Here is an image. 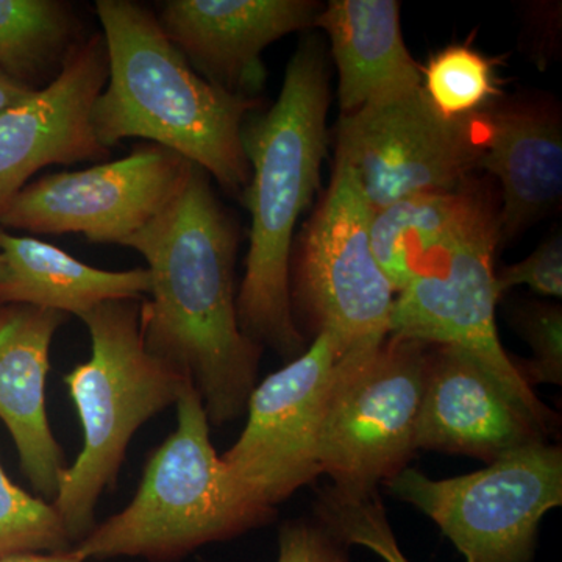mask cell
<instances>
[{
	"label": "cell",
	"mask_w": 562,
	"mask_h": 562,
	"mask_svg": "<svg viewBox=\"0 0 562 562\" xmlns=\"http://www.w3.org/2000/svg\"><path fill=\"white\" fill-rule=\"evenodd\" d=\"M109 79L91 111L103 147L140 138L176 151L224 190L244 192L250 166L243 127L257 101L199 76L162 32L157 14L132 0L95 3Z\"/></svg>",
	"instance_id": "3"
},
{
	"label": "cell",
	"mask_w": 562,
	"mask_h": 562,
	"mask_svg": "<svg viewBox=\"0 0 562 562\" xmlns=\"http://www.w3.org/2000/svg\"><path fill=\"white\" fill-rule=\"evenodd\" d=\"M150 273L139 305L144 346L194 386L211 425L231 424L257 386L261 347L239 327L235 260L238 233L192 165L166 209L132 236Z\"/></svg>",
	"instance_id": "1"
},
{
	"label": "cell",
	"mask_w": 562,
	"mask_h": 562,
	"mask_svg": "<svg viewBox=\"0 0 562 562\" xmlns=\"http://www.w3.org/2000/svg\"><path fill=\"white\" fill-rule=\"evenodd\" d=\"M66 314L29 305H0V420L21 468L41 498L54 502L65 457L46 409L50 347Z\"/></svg>",
	"instance_id": "16"
},
{
	"label": "cell",
	"mask_w": 562,
	"mask_h": 562,
	"mask_svg": "<svg viewBox=\"0 0 562 562\" xmlns=\"http://www.w3.org/2000/svg\"><path fill=\"white\" fill-rule=\"evenodd\" d=\"M431 346L387 335L339 355L325 395L321 473L349 494L375 492L416 452L417 425Z\"/></svg>",
	"instance_id": "6"
},
{
	"label": "cell",
	"mask_w": 562,
	"mask_h": 562,
	"mask_svg": "<svg viewBox=\"0 0 562 562\" xmlns=\"http://www.w3.org/2000/svg\"><path fill=\"white\" fill-rule=\"evenodd\" d=\"M328 77L314 36L292 55L279 99L244 122L250 166L244 202L250 213L246 276L236 297L239 327L258 347L284 358L305 351L291 303L295 225L308 209L327 154Z\"/></svg>",
	"instance_id": "2"
},
{
	"label": "cell",
	"mask_w": 562,
	"mask_h": 562,
	"mask_svg": "<svg viewBox=\"0 0 562 562\" xmlns=\"http://www.w3.org/2000/svg\"><path fill=\"white\" fill-rule=\"evenodd\" d=\"M106 79L105 41L95 33L74 47L54 80L0 114V214L41 169L109 157L91 122Z\"/></svg>",
	"instance_id": "13"
},
{
	"label": "cell",
	"mask_w": 562,
	"mask_h": 562,
	"mask_svg": "<svg viewBox=\"0 0 562 562\" xmlns=\"http://www.w3.org/2000/svg\"><path fill=\"white\" fill-rule=\"evenodd\" d=\"M191 162L157 144L121 160L49 173L25 184L0 214V227L35 235H83L121 244L143 231L180 190Z\"/></svg>",
	"instance_id": "11"
},
{
	"label": "cell",
	"mask_w": 562,
	"mask_h": 562,
	"mask_svg": "<svg viewBox=\"0 0 562 562\" xmlns=\"http://www.w3.org/2000/svg\"><path fill=\"white\" fill-rule=\"evenodd\" d=\"M0 305H29L74 316L113 301H139L149 294L147 269L105 271L85 265L68 251L32 236L0 227Z\"/></svg>",
	"instance_id": "19"
},
{
	"label": "cell",
	"mask_w": 562,
	"mask_h": 562,
	"mask_svg": "<svg viewBox=\"0 0 562 562\" xmlns=\"http://www.w3.org/2000/svg\"><path fill=\"white\" fill-rule=\"evenodd\" d=\"M319 11L310 0H168L157 20L199 76L255 99L266 80L262 50L314 27Z\"/></svg>",
	"instance_id": "14"
},
{
	"label": "cell",
	"mask_w": 562,
	"mask_h": 562,
	"mask_svg": "<svg viewBox=\"0 0 562 562\" xmlns=\"http://www.w3.org/2000/svg\"><path fill=\"white\" fill-rule=\"evenodd\" d=\"M176 408V430L150 453L135 497L70 549L79 560L180 561L271 520L272 514L247 502L232 482L191 383Z\"/></svg>",
	"instance_id": "4"
},
{
	"label": "cell",
	"mask_w": 562,
	"mask_h": 562,
	"mask_svg": "<svg viewBox=\"0 0 562 562\" xmlns=\"http://www.w3.org/2000/svg\"><path fill=\"white\" fill-rule=\"evenodd\" d=\"M482 157L479 169L502 187L501 243L519 235L560 206L562 128L557 106L508 102L475 114Z\"/></svg>",
	"instance_id": "17"
},
{
	"label": "cell",
	"mask_w": 562,
	"mask_h": 562,
	"mask_svg": "<svg viewBox=\"0 0 562 562\" xmlns=\"http://www.w3.org/2000/svg\"><path fill=\"white\" fill-rule=\"evenodd\" d=\"M384 484L430 517L465 562H532L543 516L562 505V449L532 443L446 480L406 468Z\"/></svg>",
	"instance_id": "7"
},
{
	"label": "cell",
	"mask_w": 562,
	"mask_h": 562,
	"mask_svg": "<svg viewBox=\"0 0 562 562\" xmlns=\"http://www.w3.org/2000/svg\"><path fill=\"white\" fill-rule=\"evenodd\" d=\"M490 198L468 180L457 190L416 195L373 213V255L395 294L408 286Z\"/></svg>",
	"instance_id": "20"
},
{
	"label": "cell",
	"mask_w": 562,
	"mask_h": 562,
	"mask_svg": "<svg viewBox=\"0 0 562 562\" xmlns=\"http://www.w3.org/2000/svg\"><path fill=\"white\" fill-rule=\"evenodd\" d=\"M341 350L327 333L251 391L246 427L221 460L251 505L277 503L321 475L319 435L333 366Z\"/></svg>",
	"instance_id": "12"
},
{
	"label": "cell",
	"mask_w": 562,
	"mask_h": 562,
	"mask_svg": "<svg viewBox=\"0 0 562 562\" xmlns=\"http://www.w3.org/2000/svg\"><path fill=\"white\" fill-rule=\"evenodd\" d=\"M277 562H351L344 546L317 520H290L281 525Z\"/></svg>",
	"instance_id": "27"
},
{
	"label": "cell",
	"mask_w": 562,
	"mask_h": 562,
	"mask_svg": "<svg viewBox=\"0 0 562 562\" xmlns=\"http://www.w3.org/2000/svg\"><path fill=\"white\" fill-rule=\"evenodd\" d=\"M314 27L330 38L344 113L422 88V69L403 41L395 0H333Z\"/></svg>",
	"instance_id": "18"
},
{
	"label": "cell",
	"mask_w": 562,
	"mask_h": 562,
	"mask_svg": "<svg viewBox=\"0 0 562 562\" xmlns=\"http://www.w3.org/2000/svg\"><path fill=\"white\" fill-rule=\"evenodd\" d=\"M498 243V210L490 198L395 295L390 335L468 351L513 401L552 430L554 414L536 397L498 338L495 306L501 292L494 272Z\"/></svg>",
	"instance_id": "8"
},
{
	"label": "cell",
	"mask_w": 562,
	"mask_h": 562,
	"mask_svg": "<svg viewBox=\"0 0 562 562\" xmlns=\"http://www.w3.org/2000/svg\"><path fill=\"white\" fill-rule=\"evenodd\" d=\"M35 91L20 83V81L11 79V77L0 70V114L5 113L11 106L25 101Z\"/></svg>",
	"instance_id": "28"
},
{
	"label": "cell",
	"mask_w": 562,
	"mask_h": 562,
	"mask_svg": "<svg viewBox=\"0 0 562 562\" xmlns=\"http://www.w3.org/2000/svg\"><path fill=\"white\" fill-rule=\"evenodd\" d=\"M424 77L428 101L450 120L473 116L501 94L494 61L462 44L432 55Z\"/></svg>",
	"instance_id": "22"
},
{
	"label": "cell",
	"mask_w": 562,
	"mask_h": 562,
	"mask_svg": "<svg viewBox=\"0 0 562 562\" xmlns=\"http://www.w3.org/2000/svg\"><path fill=\"white\" fill-rule=\"evenodd\" d=\"M497 290L503 292L516 286L530 288L536 294L561 299L562 295V238L554 233L531 255L516 265L495 273Z\"/></svg>",
	"instance_id": "26"
},
{
	"label": "cell",
	"mask_w": 562,
	"mask_h": 562,
	"mask_svg": "<svg viewBox=\"0 0 562 562\" xmlns=\"http://www.w3.org/2000/svg\"><path fill=\"white\" fill-rule=\"evenodd\" d=\"M517 331L530 344L535 360L519 369L531 386L562 383V310L553 303L532 302L514 310Z\"/></svg>",
	"instance_id": "25"
},
{
	"label": "cell",
	"mask_w": 562,
	"mask_h": 562,
	"mask_svg": "<svg viewBox=\"0 0 562 562\" xmlns=\"http://www.w3.org/2000/svg\"><path fill=\"white\" fill-rule=\"evenodd\" d=\"M79 21L58 0H0V70L36 90L79 44Z\"/></svg>",
	"instance_id": "21"
},
{
	"label": "cell",
	"mask_w": 562,
	"mask_h": 562,
	"mask_svg": "<svg viewBox=\"0 0 562 562\" xmlns=\"http://www.w3.org/2000/svg\"><path fill=\"white\" fill-rule=\"evenodd\" d=\"M482 157L475 114L450 120L424 88L344 114L336 161L342 162L373 211L457 190Z\"/></svg>",
	"instance_id": "9"
},
{
	"label": "cell",
	"mask_w": 562,
	"mask_h": 562,
	"mask_svg": "<svg viewBox=\"0 0 562 562\" xmlns=\"http://www.w3.org/2000/svg\"><path fill=\"white\" fill-rule=\"evenodd\" d=\"M549 432L471 353L431 346L417 449L464 454L490 464L514 450L547 442Z\"/></svg>",
	"instance_id": "15"
},
{
	"label": "cell",
	"mask_w": 562,
	"mask_h": 562,
	"mask_svg": "<svg viewBox=\"0 0 562 562\" xmlns=\"http://www.w3.org/2000/svg\"><path fill=\"white\" fill-rule=\"evenodd\" d=\"M316 520L346 547L371 550L384 562H412L402 552L379 494H349L325 487L317 497Z\"/></svg>",
	"instance_id": "24"
},
{
	"label": "cell",
	"mask_w": 562,
	"mask_h": 562,
	"mask_svg": "<svg viewBox=\"0 0 562 562\" xmlns=\"http://www.w3.org/2000/svg\"><path fill=\"white\" fill-rule=\"evenodd\" d=\"M80 319L90 331L91 357L65 375V384L79 413L83 449L63 472L52 502L74 546L98 525L95 506L116 482L133 436L176 405L190 383L144 346L139 301L105 302Z\"/></svg>",
	"instance_id": "5"
},
{
	"label": "cell",
	"mask_w": 562,
	"mask_h": 562,
	"mask_svg": "<svg viewBox=\"0 0 562 562\" xmlns=\"http://www.w3.org/2000/svg\"><path fill=\"white\" fill-rule=\"evenodd\" d=\"M0 562H83L70 550L57 553H24L14 557L2 558Z\"/></svg>",
	"instance_id": "29"
},
{
	"label": "cell",
	"mask_w": 562,
	"mask_h": 562,
	"mask_svg": "<svg viewBox=\"0 0 562 562\" xmlns=\"http://www.w3.org/2000/svg\"><path fill=\"white\" fill-rule=\"evenodd\" d=\"M72 546L54 503L33 497L11 482L0 464V560L14 554L66 552Z\"/></svg>",
	"instance_id": "23"
},
{
	"label": "cell",
	"mask_w": 562,
	"mask_h": 562,
	"mask_svg": "<svg viewBox=\"0 0 562 562\" xmlns=\"http://www.w3.org/2000/svg\"><path fill=\"white\" fill-rule=\"evenodd\" d=\"M375 211L342 162L303 235L291 303L338 342L341 355L390 335L395 291L371 244Z\"/></svg>",
	"instance_id": "10"
},
{
	"label": "cell",
	"mask_w": 562,
	"mask_h": 562,
	"mask_svg": "<svg viewBox=\"0 0 562 562\" xmlns=\"http://www.w3.org/2000/svg\"><path fill=\"white\" fill-rule=\"evenodd\" d=\"M3 276H5V266H3L2 257H0V281H2Z\"/></svg>",
	"instance_id": "30"
}]
</instances>
